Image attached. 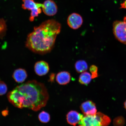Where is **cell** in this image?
I'll return each instance as SVG.
<instances>
[{
	"instance_id": "ac0fdd59",
	"label": "cell",
	"mask_w": 126,
	"mask_h": 126,
	"mask_svg": "<svg viewBox=\"0 0 126 126\" xmlns=\"http://www.w3.org/2000/svg\"><path fill=\"white\" fill-rule=\"evenodd\" d=\"M7 91V85L4 82L0 81V96L6 94Z\"/></svg>"
},
{
	"instance_id": "2e32d148",
	"label": "cell",
	"mask_w": 126,
	"mask_h": 126,
	"mask_svg": "<svg viewBox=\"0 0 126 126\" xmlns=\"http://www.w3.org/2000/svg\"><path fill=\"white\" fill-rule=\"evenodd\" d=\"M38 118L40 122L44 123H46L50 121V116L48 113L43 111L39 113Z\"/></svg>"
},
{
	"instance_id": "6da1fadb",
	"label": "cell",
	"mask_w": 126,
	"mask_h": 126,
	"mask_svg": "<svg viewBox=\"0 0 126 126\" xmlns=\"http://www.w3.org/2000/svg\"><path fill=\"white\" fill-rule=\"evenodd\" d=\"M7 97L16 108L37 111L46 105L49 95L43 83L32 80L16 86L8 93Z\"/></svg>"
},
{
	"instance_id": "7a4b0ae2",
	"label": "cell",
	"mask_w": 126,
	"mask_h": 126,
	"mask_svg": "<svg viewBox=\"0 0 126 126\" xmlns=\"http://www.w3.org/2000/svg\"><path fill=\"white\" fill-rule=\"evenodd\" d=\"M61 28V24L54 19L47 20L35 27L28 35L25 44L26 48L39 54L49 53L54 47Z\"/></svg>"
},
{
	"instance_id": "8992f818",
	"label": "cell",
	"mask_w": 126,
	"mask_h": 126,
	"mask_svg": "<svg viewBox=\"0 0 126 126\" xmlns=\"http://www.w3.org/2000/svg\"><path fill=\"white\" fill-rule=\"evenodd\" d=\"M83 23V19L81 16L78 13L71 14L67 19L68 26L72 29L76 30L80 27Z\"/></svg>"
},
{
	"instance_id": "52a82bcc",
	"label": "cell",
	"mask_w": 126,
	"mask_h": 126,
	"mask_svg": "<svg viewBox=\"0 0 126 126\" xmlns=\"http://www.w3.org/2000/svg\"><path fill=\"white\" fill-rule=\"evenodd\" d=\"M42 9L44 13L49 16L56 15L58 12L57 6L52 0H46L44 1Z\"/></svg>"
},
{
	"instance_id": "ffe728a7",
	"label": "cell",
	"mask_w": 126,
	"mask_h": 126,
	"mask_svg": "<svg viewBox=\"0 0 126 126\" xmlns=\"http://www.w3.org/2000/svg\"><path fill=\"white\" fill-rule=\"evenodd\" d=\"M121 6L120 8L126 9V0L121 4Z\"/></svg>"
},
{
	"instance_id": "3957f363",
	"label": "cell",
	"mask_w": 126,
	"mask_h": 126,
	"mask_svg": "<svg viewBox=\"0 0 126 126\" xmlns=\"http://www.w3.org/2000/svg\"><path fill=\"white\" fill-rule=\"evenodd\" d=\"M110 122L109 117L99 112L94 115L85 116L79 124L81 126H108Z\"/></svg>"
},
{
	"instance_id": "5b68a950",
	"label": "cell",
	"mask_w": 126,
	"mask_h": 126,
	"mask_svg": "<svg viewBox=\"0 0 126 126\" xmlns=\"http://www.w3.org/2000/svg\"><path fill=\"white\" fill-rule=\"evenodd\" d=\"M23 3L22 8L24 9L31 10V13L29 20L31 21H34V18L38 16L39 14L42 12L41 8L42 4L36 3L34 0H22Z\"/></svg>"
},
{
	"instance_id": "5bb4252c",
	"label": "cell",
	"mask_w": 126,
	"mask_h": 126,
	"mask_svg": "<svg viewBox=\"0 0 126 126\" xmlns=\"http://www.w3.org/2000/svg\"><path fill=\"white\" fill-rule=\"evenodd\" d=\"M76 70L78 73H82L87 70L88 66L87 63L84 60L77 61L75 64Z\"/></svg>"
},
{
	"instance_id": "d6986e66",
	"label": "cell",
	"mask_w": 126,
	"mask_h": 126,
	"mask_svg": "<svg viewBox=\"0 0 126 126\" xmlns=\"http://www.w3.org/2000/svg\"><path fill=\"white\" fill-rule=\"evenodd\" d=\"M125 120L122 117L116 118L114 121V124L115 126H123Z\"/></svg>"
},
{
	"instance_id": "9a60e30c",
	"label": "cell",
	"mask_w": 126,
	"mask_h": 126,
	"mask_svg": "<svg viewBox=\"0 0 126 126\" xmlns=\"http://www.w3.org/2000/svg\"><path fill=\"white\" fill-rule=\"evenodd\" d=\"M7 29L5 20L4 19L0 18V39H2L4 37Z\"/></svg>"
},
{
	"instance_id": "7402d4cb",
	"label": "cell",
	"mask_w": 126,
	"mask_h": 126,
	"mask_svg": "<svg viewBox=\"0 0 126 126\" xmlns=\"http://www.w3.org/2000/svg\"><path fill=\"white\" fill-rule=\"evenodd\" d=\"M124 107L126 110V100L124 103Z\"/></svg>"
},
{
	"instance_id": "30bf717a",
	"label": "cell",
	"mask_w": 126,
	"mask_h": 126,
	"mask_svg": "<svg viewBox=\"0 0 126 126\" xmlns=\"http://www.w3.org/2000/svg\"><path fill=\"white\" fill-rule=\"evenodd\" d=\"M83 117V115L75 111H71L66 115L67 122L70 125L75 126L79 124Z\"/></svg>"
},
{
	"instance_id": "9c48e42d",
	"label": "cell",
	"mask_w": 126,
	"mask_h": 126,
	"mask_svg": "<svg viewBox=\"0 0 126 126\" xmlns=\"http://www.w3.org/2000/svg\"><path fill=\"white\" fill-rule=\"evenodd\" d=\"M34 70L36 74L39 76H43L48 73L49 70V66L45 61H38L34 65Z\"/></svg>"
},
{
	"instance_id": "e0dca14e",
	"label": "cell",
	"mask_w": 126,
	"mask_h": 126,
	"mask_svg": "<svg viewBox=\"0 0 126 126\" xmlns=\"http://www.w3.org/2000/svg\"><path fill=\"white\" fill-rule=\"evenodd\" d=\"M98 68L95 65H92L90 67V71L91 73L92 79L96 78L98 77L97 73Z\"/></svg>"
},
{
	"instance_id": "ba28073f",
	"label": "cell",
	"mask_w": 126,
	"mask_h": 126,
	"mask_svg": "<svg viewBox=\"0 0 126 126\" xmlns=\"http://www.w3.org/2000/svg\"><path fill=\"white\" fill-rule=\"evenodd\" d=\"M80 109L85 116L94 115L97 111L95 103L91 100L83 102L80 106Z\"/></svg>"
},
{
	"instance_id": "603a6c76",
	"label": "cell",
	"mask_w": 126,
	"mask_h": 126,
	"mask_svg": "<svg viewBox=\"0 0 126 126\" xmlns=\"http://www.w3.org/2000/svg\"><path fill=\"white\" fill-rule=\"evenodd\" d=\"M79 126H81V125H79Z\"/></svg>"
},
{
	"instance_id": "277c9868",
	"label": "cell",
	"mask_w": 126,
	"mask_h": 126,
	"mask_svg": "<svg viewBox=\"0 0 126 126\" xmlns=\"http://www.w3.org/2000/svg\"><path fill=\"white\" fill-rule=\"evenodd\" d=\"M113 32L119 42L126 45V16L123 21L116 20L113 23Z\"/></svg>"
},
{
	"instance_id": "44dd1931",
	"label": "cell",
	"mask_w": 126,
	"mask_h": 126,
	"mask_svg": "<svg viewBox=\"0 0 126 126\" xmlns=\"http://www.w3.org/2000/svg\"><path fill=\"white\" fill-rule=\"evenodd\" d=\"M54 77L55 74H54L52 73L51 74V76L50 77V80L51 81H53V80H54Z\"/></svg>"
},
{
	"instance_id": "4fadbf2b",
	"label": "cell",
	"mask_w": 126,
	"mask_h": 126,
	"mask_svg": "<svg viewBox=\"0 0 126 126\" xmlns=\"http://www.w3.org/2000/svg\"><path fill=\"white\" fill-rule=\"evenodd\" d=\"M92 78L89 72H82L79 79V82L81 84L87 85L91 82Z\"/></svg>"
},
{
	"instance_id": "7c38bea8",
	"label": "cell",
	"mask_w": 126,
	"mask_h": 126,
	"mask_svg": "<svg viewBox=\"0 0 126 126\" xmlns=\"http://www.w3.org/2000/svg\"><path fill=\"white\" fill-rule=\"evenodd\" d=\"M71 79L70 74L64 71L59 72L57 75L56 81L60 85H65L70 82Z\"/></svg>"
},
{
	"instance_id": "8fae6325",
	"label": "cell",
	"mask_w": 126,
	"mask_h": 126,
	"mask_svg": "<svg viewBox=\"0 0 126 126\" xmlns=\"http://www.w3.org/2000/svg\"><path fill=\"white\" fill-rule=\"evenodd\" d=\"M28 77L26 71L24 69L18 68L15 70L13 74L12 77L16 82L20 83L24 82Z\"/></svg>"
}]
</instances>
